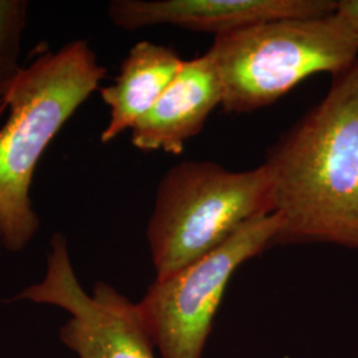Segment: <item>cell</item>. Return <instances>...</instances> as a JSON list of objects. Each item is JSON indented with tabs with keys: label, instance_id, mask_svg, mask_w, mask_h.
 Masks as SVG:
<instances>
[{
	"label": "cell",
	"instance_id": "6da1fadb",
	"mask_svg": "<svg viewBox=\"0 0 358 358\" xmlns=\"http://www.w3.org/2000/svg\"><path fill=\"white\" fill-rule=\"evenodd\" d=\"M262 166L271 213L282 220L273 245L358 250V59L269 148Z\"/></svg>",
	"mask_w": 358,
	"mask_h": 358
},
{
	"label": "cell",
	"instance_id": "277c9868",
	"mask_svg": "<svg viewBox=\"0 0 358 358\" xmlns=\"http://www.w3.org/2000/svg\"><path fill=\"white\" fill-rule=\"evenodd\" d=\"M271 213L264 167L231 171L185 161L162 177L146 238L161 280L226 243L247 222Z\"/></svg>",
	"mask_w": 358,
	"mask_h": 358
},
{
	"label": "cell",
	"instance_id": "8fae6325",
	"mask_svg": "<svg viewBox=\"0 0 358 358\" xmlns=\"http://www.w3.org/2000/svg\"><path fill=\"white\" fill-rule=\"evenodd\" d=\"M336 15L352 29L358 38V0L337 1Z\"/></svg>",
	"mask_w": 358,
	"mask_h": 358
},
{
	"label": "cell",
	"instance_id": "7c38bea8",
	"mask_svg": "<svg viewBox=\"0 0 358 358\" xmlns=\"http://www.w3.org/2000/svg\"><path fill=\"white\" fill-rule=\"evenodd\" d=\"M3 247V243H1V235H0V248Z\"/></svg>",
	"mask_w": 358,
	"mask_h": 358
},
{
	"label": "cell",
	"instance_id": "7a4b0ae2",
	"mask_svg": "<svg viewBox=\"0 0 358 358\" xmlns=\"http://www.w3.org/2000/svg\"><path fill=\"white\" fill-rule=\"evenodd\" d=\"M105 75L88 41L77 38L40 53L0 92L10 112L0 129V235L7 251L20 252L35 238L40 217L29 194L35 169Z\"/></svg>",
	"mask_w": 358,
	"mask_h": 358
},
{
	"label": "cell",
	"instance_id": "52a82bcc",
	"mask_svg": "<svg viewBox=\"0 0 358 358\" xmlns=\"http://www.w3.org/2000/svg\"><path fill=\"white\" fill-rule=\"evenodd\" d=\"M336 7L333 0H115L108 15L128 31L167 24L217 38L271 20L331 15Z\"/></svg>",
	"mask_w": 358,
	"mask_h": 358
},
{
	"label": "cell",
	"instance_id": "5b68a950",
	"mask_svg": "<svg viewBox=\"0 0 358 358\" xmlns=\"http://www.w3.org/2000/svg\"><path fill=\"white\" fill-rule=\"evenodd\" d=\"M280 226L276 214H260L210 254L150 284L138 307L161 357L202 358L232 275L273 245Z\"/></svg>",
	"mask_w": 358,
	"mask_h": 358
},
{
	"label": "cell",
	"instance_id": "30bf717a",
	"mask_svg": "<svg viewBox=\"0 0 358 358\" xmlns=\"http://www.w3.org/2000/svg\"><path fill=\"white\" fill-rule=\"evenodd\" d=\"M28 4L27 0H0V92L22 71L19 60Z\"/></svg>",
	"mask_w": 358,
	"mask_h": 358
},
{
	"label": "cell",
	"instance_id": "8992f818",
	"mask_svg": "<svg viewBox=\"0 0 358 358\" xmlns=\"http://www.w3.org/2000/svg\"><path fill=\"white\" fill-rule=\"evenodd\" d=\"M15 300L68 312L69 319L60 327L59 337L77 358H155L153 338L138 303L108 282H96L88 294L77 279L63 234L51 238L43 280L24 288Z\"/></svg>",
	"mask_w": 358,
	"mask_h": 358
},
{
	"label": "cell",
	"instance_id": "ba28073f",
	"mask_svg": "<svg viewBox=\"0 0 358 358\" xmlns=\"http://www.w3.org/2000/svg\"><path fill=\"white\" fill-rule=\"evenodd\" d=\"M222 100V83L211 57L205 53L185 60L161 99L131 129V143L143 152L180 155Z\"/></svg>",
	"mask_w": 358,
	"mask_h": 358
},
{
	"label": "cell",
	"instance_id": "3957f363",
	"mask_svg": "<svg viewBox=\"0 0 358 358\" xmlns=\"http://www.w3.org/2000/svg\"><path fill=\"white\" fill-rule=\"evenodd\" d=\"M217 66L226 113H250L276 103L316 73L348 71L358 38L336 13L288 17L217 36L206 52Z\"/></svg>",
	"mask_w": 358,
	"mask_h": 358
},
{
	"label": "cell",
	"instance_id": "9c48e42d",
	"mask_svg": "<svg viewBox=\"0 0 358 358\" xmlns=\"http://www.w3.org/2000/svg\"><path fill=\"white\" fill-rule=\"evenodd\" d=\"M185 63L173 47L140 41L124 59L115 83L100 90L110 118L101 133L109 143L133 127L161 99Z\"/></svg>",
	"mask_w": 358,
	"mask_h": 358
}]
</instances>
